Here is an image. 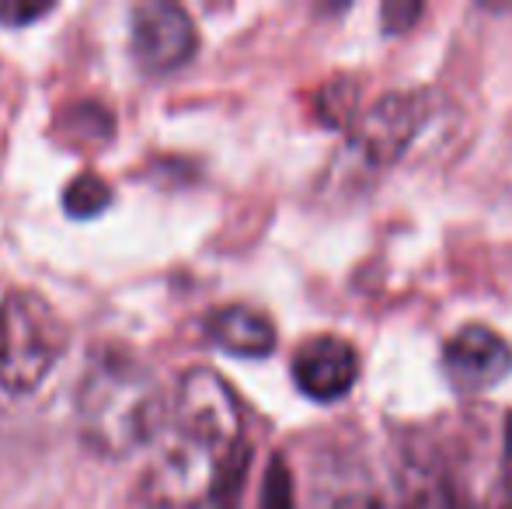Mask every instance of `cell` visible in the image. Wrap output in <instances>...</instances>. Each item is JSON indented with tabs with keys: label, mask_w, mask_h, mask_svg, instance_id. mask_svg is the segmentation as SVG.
Here are the masks:
<instances>
[{
	"label": "cell",
	"mask_w": 512,
	"mask_h": 509,
	"mask_svg": "<svg viewBox=\"0 0 512 509\" xmlns=\"http://www.w3.org/2000/svg\"><path fill=\"white\" fill-rule=\"evenodd\" d=\"M147 450L140 478L147 509H203L227 499L248 464L234 387L209 367L185 370L171 391L168 419Z\"/></svg>",
	"instance_id": "cell-1"
},
{
	"label": "cell",
	"mask_w": 512,
	"mask_h": 509,
	"mask_svg": "<svg viewBox=\"0 0 512 509\" xmlns=\"http://www.w3.org/2000/svg\"><path fill=\"white\" fill-rule=\"evenodd\" d=\"M171 394L157 374L126 349H105L91 360L77 391L81 440L102 457L147 450L168 419Z\"/></svg>",
	"instance_id": "cell-2"
},
{
	"label": "cell",
	"mask_w": 512,
	"mask_h": 509,
	"mask_svg": "<svg viewBox=\"0 0 512 509\" xmlns=\"http://www.w3.org/2000/svg\"><path fill=\"white\" fill-rule=\"evenodd\" d=\"M63 353V328L53 307L28 290L0 300V387L11 394L35 391Z\"/></svg>",
	"instance_id": "cell-3"
},
{
	"label": "cell",
	"mask_w": 512,
	"mask_h": 509,
	"mask_svg": "<svg viewBox=\"0 0 512 509\" xmlns=\"http://www.w3.org/2000/svg\"><path fill=\"white\" fill-rule=\"evenodd\" d=\"M129 46L147 74H171L199 49V32L189 11L171 0H147L129 14Z\"/></svg>",
	"instance_id": "cell-4"
},
{
	"label": "cell",
	"mask_w": 512,
	"mask_h": 509,
	"mask_svg": "<svg viewBox=\"0 0 512 509\" xmlns=\"http://www.w3.org/2000/svg\"><path fill=\"white\" fill-rule=\"evenodd\" d=\"M429 95L425 91H394L380 98L356 126V143L373 168L394 164L405 147L429 123Z\"/></svg>",
	"instance_id": "cell-5"
},
{
	"label": "cell",
	"mask_w": 512,
	"mask_h": 509,
	"mask_svg": "<svg viewBox=\"0 0 512 509\" xmlns=\"http://www.w3.org/2000/svg\"><path fill=\"white\" fill-rule=\"evenodd\" d=\"M443 374L460 394H481L512 374V346L485 325H464L443 349Z\"/></svg>",
	"instance_id": "cell-6"
},
{
	"label": "cell",
	"mask_w": 512,
	"mask_h": 509,
	"mask_svg": "<svg viewBox=\"0 0 512 509\" xmlns=\"http://www.w3.org/2000/svg\"><path fill=\"white\" fill-rule=\"evenodd\" d=\"M293 381L314 401H338L359 381V353L338 335H314L293 356Z\"/></svg>",
	"instance_id": "cell-7"
},
{
	"label": "cell",
	"mask_w": 512,
	"mask_h": 509,
	"mask_svg": "<svg viewBox=\"0 0 512 509\" xmlns=\"http://www.w3.org/2000/svg\"><path fill=\"white\" fill-rule=\"evenodd\" d=\"M206 335L213 346L244 360H262L276 349V325L255 307L230 304L206 318Z\"/></svg>",
	"instance_id": "cell-8"
},
{
	"label": "cell",
	"mask_w": 512,
	"mask_h": 509,
	"mask_svg": "<svg viewBox=\"0 0 512 509\" xmlns=\"http://www.w3.org/2000/svg\"><path fill=\"white\" fill-rule=\"evenodd\" d=\"M63 206H67L70 217L91 220L112 206V189H108V182L102 175L84 171V175H77L74 182L67 185V192H63Z\"/></svg>",
	"instance_id": "cell-9"
},
{
	"label": "cell",
	"mask_w": 512,
	"mask_h": 509,
	"mask_svg": "<svg viewBox=\"0 0 512 509\" xmlns=\"http://www.w3.org/2000/svg\"><path fill=\"white\" fill-rule=\"evenodd\" d=\"M262 509H293V482L286 464L272 461L269 478H265V492H262Z\"/></svg>",
	"instance_id": "cell-10"
},
{
	"label": "cell",
	"mask_w": 512,
	"mask_h": 509,
	"mask_svg": "<svg viewBox=\"0 0 512 509\" xmlns=\"http://www.w3.org/2000/svg\"><path fill=\"white\" fill-rule=\"evenodd\" d=\"M53 11L49 4H0V21L4 25H11V28H21V25H28V21H35V18H46V14Z\"/></svg>",
	"instance_id": "cell-11"
},
{
	"label": "cell",
	"mask_w": 512,
	"mask_h": 509,
	"mask_svg": "<svg viewBox=\"0 0 512 509\" xmlns=\"http://www.w3.org/2000/svg\"><path fill=\"white\" fill-rule=\"evenodd\" d=\"M422 14V7L418 4H384V11H380V18H384V28L387 32H405L411 21Z\"/></svg>",
	"instance_id": "cell-12"
},
{
	"label": "cell",
	"mask_w": 512,
	"mask_h": 509,
	"mask_svg": "<svg viewBox=\"0 0 512 509\" xmlns=\"http://www.w3.org/2000/svg\"><path fill=\"white\" fill-rule=\"evenodd\" d=\"M335 509H384L377 503V499H370V496H349V499H342Z\"/></svg>",
	"instance_id": "cell-13"
}]
</instances>
